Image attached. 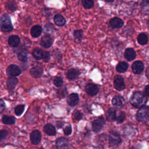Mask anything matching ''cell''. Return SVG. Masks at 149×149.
Returning a JSON list of instances; mask_svg holds the SVG:
<instances>
[{
	"mask_svg": "<svg viewBox=\"0 0 149 149\" xmlns=\"http://www.w3.org/2000/svg\"><path fill=\"white\" fill-rule=\"evenodd\" d=\"M113 84L115 88L119 91L123 90L125 88V84L123 79L120 75H116L114 77Z\"/></svg>",
	"mask_w": 149,
	"mask_h": 149,
	"instance_id": "5",
	"label": "cell"
},
{
	"mask_svg": "<svg viewBox=\"0 0 149 149\" xmlns=\"http://www.w3.org/2000/svg\"><path fill=\"white\" fill-rule=\"evenodd\" d=\"M54 84L56 87H61L63 84V79L61 77H56L54 80Z\"/></svg>",
	"mask_w": 149,
	"mask_h": 149,
	"instance_id": "38",
	"label": "cell"
},
{
	"mask_svg": "<svg viewBox=\"0 0 149 149\" xmlns=\"http://www.w3.org/2000/svg\"><path fill=\"white\" fill-rule=\"evenodd\" d=\"M79 101V95L76 93H72L70 94L67 99V102L69 105L73 107L78 104Z\"/></svg>",
	"mask_w": 149,
	"mask_h": 149,
	"instance_id": "15",
	"label": "cell"
},
{
	"mask_svg": "<svg viewBox=\"0 0 149 149\" xmlns=\"http://www.w3.org/2000/svg\"><path fill=\"white\" fill-rule=\"evenodd\" d=\"M44 131L49 136H54L56 134L55 127L50 123H48L44 126Z\"/></svg>",
	"mask_w": 149,
	"mask_h": 149,
	"instance_id": "19",
	"label": "cell"
},
{
	"mask_svg": "<svg viewBox=\"0 0 149 149\" xmlns=\"http://www.w3.org/2000/svg\"><path fill=\"white\" fill-rule=\"evenodd\" d=\"M78 75H79V72L75 69H70L66 74L67 77L69 80L75 79L78 76Z\"/></svg>",
	"mask_w": 149,
	"mask_h": 149,
	"instance_id": "26",
	"label": "cell"
},
{
	"mask_svg": "<svg viewBox=\"0 0 149 149\" xmlns=\"http://www.w3.org/2000/svg\"><path fill=\"white\" fill-rule=\"evenodd\" d=\"M83 36V31L81 30H76L73 32V36L76 40H80Z\"/></svg>",
	"mask_w": 149,
	"mask_h": 149,
	"instance_id": "35",
	"label": "cell"
},
{
	"mask_svg": "<svg viewBox=\"0 0 149 149\" xmlns=\"http://www.w3.org/2000/svg\"><path fill=\"white\" fill-rule=\"evenodd\" d=\"M109 141L111 145L118 146L121 143L122 139L119 133L116 132H111L109 134Z\"/></svg>",
	"mask_w": 149,
	"mask_h": 149,
	"instance_id": "6",
	"label": "cell"
},
{
	"mask_svg": "<svg viewBox=\"0 0 149 149\" xmlns=\"http://www.w3.org/2000/svg\"><path fill=\"white\" fill-rule=\"evenodd\" d=\"M137 119L142 122L148 121L149 118V108L148 106H143L140 108L136 114Z\"/></svg>",
	"mask_w": 149,
	"mask_h": 149,
	"instance_id": "3",
	"label": "cell"
},
{
	"mask_svg": "<svg viewBox=\"0 0 149 149\" xmlns=\"http://www.w3.org/2000/svg\"><path fill=\"white\" fill-rule=\"evenodd\" d=\"M6 73L12 76H16L21 73V69L16 65H10L7 68Z\"/></svg>",
	"mask_w": 149,
	"mask_h": 149,
	"instance_id": "8",
	"label": "cell"
},
{
	"mask_svg": "<svg viewBox=\"0 0 149 149\" xmlns=\"http://www.w3.org/2000/svg\"><path fill=\"white\" fill-rule=\"evenodd\" d=\"M20 41V38L16 35H12L10 36L8 39V43L9 45L12 47H17L19 44Z\"/></svg>",
	"mask_w": 149,
	"mask_h": 149,
	"instance_id": "20",
	"label": "cell"
},
{
	"mask_svg": "<svg viewBox=\"0 0 149 149\" xmlns=\"http://www.w3.org/2000/svg\"><path fill=\"white\" fill-rule=\"evenodd\" d=\"M109 24L112 28L119 29L123 26V22L121 19L115 17L110 20Z\"/></svg>",
	"mask_w": 149,
	"mask_h": 149,
	"instance_id": "14",
	"label": "cell"
},
{
	"mask_svg": "<svg viewBox=\"0 0 149 149\" xmlns=\"http://www.w3.org/2000/svg\"><path fill=\"white\" fill-rule=\"evenodd\" d=\"M0 26L1 30L5 32H8L13 30V26L8 15L4 13L1 16Z\"/></svg>",
	"mask_w": 149,
	"mask_h": 149,
	"instance_id": "2",
	"label": "cell"
},
{
	"mask_svg": "<svg viewBox=\"0 0 149 149\" xmlns=\"http://www.w3.org/2000/svg\"><path fill=\"white\" fill-rule=\"evenodd\" d=\"M104 1H105V2H112L114 0H104Z\"/></svg>",
	"mask_w": 149,
	"mask_h": 149,
	"instance_id": "47",
	"label": "cell"
},
{
	"mask_svg": "<svg viewBox=\"0 0 149 149\" xmlns=\"http://www.w3.org/2000/svg\"><path fill=\"white\" fill-rule=\"evenodd\" d=\"M8 135V132L5 130H0V141L4 140Z\"/></svg>",
	"mask_w": 149,
	"mask_h": 149,
	"instance_id": "41",
	"label": "cell"
},
{
	"mask_svg": "<svg viewBox=\"0 0 149 149\" xmlns=\"http://www.w3.org/2000/svg\"><path fill=\"white\" fill-rule=\"evenodd\" d=\"M128 68V64L126 62L122 61L119 62L116 68V70L118 72L124 73L125 72Z\"/></svg>",
	"mask_w": 149,
	"mask_h": 149,
	"instance_id": "24",
	"label": "cell"
},
{
	"mask_svg": "<svg viewBox=\"0 0 149 149\" xmlns=\"http://www.w3.org/2000/svg\"><path fill=\"white\" fill-rule=\"evenodd\" d=\"M82 5L86 9H90L94 6V0H82Z\"/></svg>",
	"mask_w": 149,
	"mask_h": 149,
	"instance_id": "32",
	"label": "cell"
},
{
	"mask_svg": "<svg viewBox=\"0 0 149 149\" xmlns=\"http://www.w3.org/2000/svg\"><path fill=\"white\" fill-rule=\"evenodd\" d=\"M54 31V27L52 24H51L49 23H48V24L45 25V26L44 27V33H45V34H51V33H53Z\"/></svg>",
	"mask_w": 149,
	"mask_h": 149,
	"instance_id": "33",
	"label": "cell"
},
{
	"mask_svg": "<svg viewBox=\"0 0 149 149\" xmlns=\"http://www.w3.org/2000/svg\"><path fill=\"white\" fill-rule=\"evenodd\" d=\"M33 57L36 59H42V54H43V51L40 48H35L32 52Z\"/></svg>",
	"mask_w": 149,
	"mask_h": 149,
	"instance_id": "28",
	"label": "cell"
},
{
	"mask_svg": "<svg viewBox=\"0 0 149 149\" xmlns=\"http://www.w3.org/2000/svg\"><path fill=\"white\" fill-rule=\"evenodd\" d=\"M144 94L146 96L148 97V94H149V85H147L144 88Z\"/></svg>",
	"mask_w": 149,
	"mask_h": 149,
	"instance_id": "43",
	"label": "cell"
},
{
	"mask_svg": "<svg viewBox=\"0 0 149 149\" xmlns=\"http://www.w3.org/2000/svg\"><path fill=\"white\" fill-rule=\"evenodd\" d=\"M66 94H67V91H66V87H63V88H61L58 90L57 94L59 98L64 97L65 96H66Z\"/></svg>",
	"mask_w": 149,
	"mask_h": 149,
	"instance_id": "37",
	"label": "cell"
},
{
	"mask_svg": "<svg viewBox=\"0 0 149 149\" xmlns=\"http://www.w3.org/2000/svg\"><path fill=\"white\" fill-rule=\"evenodd\" d=\"M42 59L45 62L48 61L49 60V59H50V54H49V53L48 52H47V51H43V54H42Z\"/></svg>",
	"mask_w": 149,
	"mask_h": 149,
	"instance_id": "39",
	"label": "cell"
},
{
	"mask_svg": "<svg viewBox=\"0 0 149 149\" xmlns=\"http://www.w3.org/2000/svg\"><path fill=\"white\" fill-rule=\"evenodd\" d=\"M148 73H149V72H148V68H147L146 70V76H147V77L148 79L149 78V74H148Z\"/></svg>",
	"mask_w": 149,
	"mask_h": 149,
	"instance_id": "46",
	"label": "cell"
},
{
	"mask_svg": "<svg viewBox=\"0 0 149 149\" xmlns=\"http://www.w3.org/2000/svg\"><path fill=\"white\" fill-rule=\"evenodd\" d=\"M125 115L124 112H120L119 113L117 112L116 116L115 117V120L118 123H122L125 119Z\"/></svg>",
	"mask_w": 149,
	"mask_h": 149,
	"instance_id": "29",
	"label": "cell"
},
{
	"mask_svg": "<svg viewBox=\"0 0 149 149\" xmlns=\"http://www.w3.org/2000/svg\"><path fill=\"white\" fill-rule=\"evenodd\" d=\"M17 58L18 59L22 61L26 62L27 60V54L25 51H21L17 54Z\"/></svg>",
	"mask_w": 149,
	"mask_h": 149,
	"instance_id": "31",
	"label": "cell"
},
{
	"mask_svg": "<svg viewBox=\"0 0 149 149\" xmlns=\"http://www.w3.org/2000/svg\"><path fill=\"white\" fill-rule=\"evenodd\" d=\"M144 64L141 61H135L132 65V69L134 73L140 74L144 70Z\"/></svg>",
	"mask_w": 149,
	"mask_h": 149,
	"instance_id": "10",
	"label": "cell"
},
{
	"mask_svg": "<svg viewBox=\"0 0 149 149\" xmlns=\"http://www.w3.org/2000/svg\"><path fill=\"white\" fill-rule=\"evenodd\" d=\"M6 8L11 11H14L17 8V5L14 1H9L6 3Z\"/></svg>",
	"mask_w": 149,
	"mask_h": 149,
	"instance_id": "30",
	"label": "cell"
},
{
	"mask_svg": "<svg viewBox=\"0 0 149 149\" xmlns=\"http://www.w3.org/2000/svg\"><path fill=\"white\" fill-rule=\"evenodd\" d=\"M53 43V39L49 35H45L43 36L40 40V45L44 48L50 47Z\"/></svg>",
	"mask_w": 149,
	"mask_h": 149,
	"instance_id": "9",
	"label": "cell"
},
{
	"mask_svg": "<svg viewBox=\"0 0 149 149\" xmlns=\"http://www.w3.org/2000/svg\"><path fill=\"white\" fill-rule=\"evenodd\" d=\"M54 22L58 26H63L66 23V20L61 15L56 14L54 17Z\"/></svg>",
	"mask_w": 149,
	"mask_h": 149,
	"instance_id": "21",
	"label": "cell"
},
{
	"mask_svg": "<svg viewBox=\"0 0 149 149\" xmlns=\"http://www.w3.org/2000/svg\"><path fill=\"white\" fill-rule=\"evenodd\" d=\"M147 97L140 91H136L133 94L130 98V104L136 108H140L147 103Z\"/></svg>",
	"mask_w": 149,
	"mask_h": 149,
	"instance_id": "1",
	"label": "cell"
},
{
	"mask_svg": "<svg viewBox=\"0 0 149 149\" xmlns=\"http://www.w3.org/2000/svg\"><path fill=\"white\" fill-rule=\"evenodd\" d=\"M105 123V121L102 117L98 118V119L93 120L92 123V129L95 132L100 131L104 127Z\"/></svg>",
	"mask_w": 149,
	"mask_h": 149,
	"instance_id": "4",
	"label": "cell"
},
{
	"mask_svg": "<svg viewBox=\"0 0 149 149\" xmlns=\"http://www.w3.org/2000/svg\"><path fill=\"white\" fill-rule=\"evenodd\" d=\"M42 27L39 25L33 26L30 30L31 35L33 37H38L42 33Z\"/></svg>",
	"mask_w": 149,
	"mask_h": 149,
	"instance_id": "18",
	"label": "cell"
},
{
	"mask_svg": "<svg viewBox=\"0 0 149 149\" xmlns=\"http://www.w3.org/2000/svg\"><path fill=\"white\" fill-rule=\"evenodd\" d=\"M136 54L135 51L131 48H128L126 49L124 52V56L125 58L129 61H133L136 58Z\"/></svg>",
	"mask_w": 149,
	"mask_h": 149,
	"instance_id": "16",
	"label": "cell"
},
{
	"mask_svg": "<svg viewBox=\"0 0 149 149\" xmlns=\"http://www.w3.org/2000/svg\"><path fill=\"white\" fill-rule=\"evenodd\" d=\"M24 109V105H19L16 107L15 109V113L17 116H20L22 114Z\"/></svg>",
	"mask_w": 149,
	"mask_h": 149,
	"instance_id": "34",
	"label": "cell"
},
{
	"mask_svg": "<svg viewBox=\"0 0 149 149\" xmlns=\"http://www.w3.org/2000/svg\"><path fill=\"white\" fill-rule=\"evenodd\" d=\"M112 102L114 107L120 108L123 107L125 104V100L120 95H115L113 97Z\"/></svg>",
	"mask_w": 149,
	"mask_h": 149,
	"instance_id": "12",
	"label": "cell"
},
{
	"mask_svg": "<svg viewBox=\"0 0 149 149\" xmlns=\"http://www.w3.org/2000/svg\"><path fill=\"white\" fill-rule=\"evenodd\" d=\"M137 41L141 45H145L148 42V36L144 33H141L137 37Z\"/></svg>",
	"mask_w": 149,
	"mask_h": 149,
	"instance_id": "25",
	"label": "cell"
},
{
	"mask_svg": "<svg viewBox=\"0 0 149 149\" xmlns=\"http://www.w3.org/2000/svg\"><path fill=\"white\" fill-rule=\"evenodd\" d=\"M18 83V79L14 76H11L8 77V79H7V81H6V84H7V87L9 89H13L15 86H16V84Z\"/></svg>",
	"mask_w": 149,
	"mask_h": 149,
	"instance_id": "22",
	"label": "cell"
},
{
	"mask_svg": "<svg viewBox=\"0 0 149 149\" xmlns=\"http://www.w3.org/2000/svg\"><path fill=\"white\" fill-rule=\"evenodd\" d=\"M5 108V104L4 101L2 99H0V113L4 111Z\"/></svg>",
	"mask_w": 149,
	"mask_h": 149,
	"instance_id": "42",
	"label": "cell"
},
{
	"mask_svg": "<svg viewBox=\"0 0 149 149\" xmlns=\"http://www.w3.org/2000/svg\"><path fill=\"white\" fill-rule=\"evenodd\" d=\"M2 120L3 123L7 125H12L15 123V118L12 116L5 115L2 117Z\"/></svg>",
	"mask_w": 149,
	"mask_h": 149,
	"instance_id": "27",
	"label": "cell"
},
{
	"mask_svg": "<svg viewBox=\"0 0 149 149\" xmlns=\"http://www.w3.org/2000/svg\"><path fill=\"white\" fill-rule=\"evenodd\" d=\"M41 139V133L37 130H33L30 134V140L33 144H38Z\"/></svg>",
	"mask_w": 149,
	"mask_h": 149,
	"instance_id": "13",
	"label": "cell"
},
{
	"mask_svg": "<svg viewBox=\"0 0 149 149\" xmlns=\"http://www.w3.org/2000/svg\"><path fill=\"white\" fill-rule=\"evenodd\" d=\"M98 87L97 85L93 84V83H89L87 84L86 86V93L91 96H93L96 95L98 92Z\"/></svg>",
	"mask_w": 149,
	"mask_h": 149,
	"instance_id": "11",
	"label": "cell"
},
{
	"mask_svg": "<svg viewBox=\"0 0 149 149\" xmlns=\"http://www.w3.org/2000/svg\"><path fill=\"white\" fill-rule=\"evenodd\" d=\"M148 0H143L142 3H141V6L142 7H148Z\"/></svg>",
	"mask_w": 149,
	"mask_h": 149,
	"instance_id": "44",
	"label": "cell"
},
{
	"mask_svg": "<svg viewBox=\"0 0 149 149\" xmlns=\"http://www.w3.org/2000/svg\"><path fill=\"white\" fill-rule=\"evenodd\" d=\"M72 129L71 126H67L63 129L64 134L66 136H68V135L70 134L71 133H72Z\"/></svg>",
	"mask_w": 149,
	"mask_h": 149,
	"instance_id": "40",
	"label": "cell"
},
{
	"mask_svg": "<svg viewBox=\"0 0 149 149\" xmlns=\"http://www.w3.org/2000/svg\"><path fill=\"white\" fill-rule=\"evenodd\" d=\"M69 146V140L65 137H60L56 140L57 149H68Z\"/></svg>",
	"mask_w": 149,
	"mask_h": 149,
	"instance_id": "7",
	"label": "cell"
},
{
	"mask_svg": "<svg viewBox=\"0 0 149 149\" xmlns=\"http://www.w3.org/2000/svg\"><path fill=\"white\" fill-rule=\"evenodd\" d=\"M83 115L80 111L78 110H75L73 113V118L76 120H80L82 119Z\"/></svg>",
	"mask_w": 149,
	"mask_h": 149,
	"instance_id": "36",
	"label": "cell"
},
{
	"mask_svg": "<svg viewBox=\"0 0 149 149\" xmlns=\"http://www.w3.org/2000/svg\"><path fill=\"white\" fill-rule=\"evenodd\" d=\"M43 73V70L39 66H34L30 70V74L34 78H39Z\"/></svg>",
	"mask_w": 149,
	"mask_h": 149,
	"instance_id": "17",
	"label": "cell"
},
{
	"mask_svg": "<svg viewBox=\"0 0 149 149\" xmlns=\"http://www.w3.org/2000/svg\"><path fill=\"white\" fill-rule=\"evenodd\" d=\"M56 125H57V127H58V128H61V127H62L63 123L62 122H58L57 123H56Z\"/></svg>",
	"mask_w": 149,
	"mask_h": 149,
	"instance_id": "45",
	"label": "cell"
},
{
	"mask_svg": "<svg viewBox=\"0 0 149 149\" xmlns=\"http://www.w3.org/2000/svg\"><path fill=\"white\" fill-rule=\"evenodd\" d=\"M117 111L114 108H110L106 114L107 118L108 120H115V117L117 114Z\"/></svg>",
	"mask_w": 149,
	"mask_h": 149,
	"instance_id": "23",
	"label": "cell"
}]
</instances>
